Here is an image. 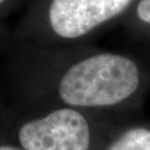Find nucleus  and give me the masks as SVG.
I'll return each mask as SVG.
<instances>
[{"mask_svg":"<svg viewBox=\"0 0 150 150\" xmlns=\"http://www.w3.org/2000/svg\"><path fill=\"white\" fill-rule=\"evenodd\" d=\"M10 42V36L6 33V29L4 25L0 21V49L5 46L6 43Z\"/></svg>","mask_w":150,"mask_h":150,"instance_id":"obj_6","label":"nucleus"},{"mask_svg":"<svg viewBox=\"0 0 150 150\" xmlns=\"http://www.w3.org/2000/svg\"><path fill=\"white\" fill-rule=\"evenodd\" d=\"M18 140L23 150H88L90 128L78 110L58 108L22 123Z\"/></svg>","mask_w":150,"mask_h":150,"instance_id":"obj_3","label":"nucleus"},{"mask_svg":"<svg viewBox=\"0 0 150 150\" xmlns=\"http://www.w3.org/2000/svg\"><path fill=\"white\" fill-rule=\"evenodd\" d=\"M16 2V0H0V18Z\"/></svg>","mask_w":150,"mask_h":150,"instance_id":"obj_7","label":"nucleus"},{"mask_svg":"<svg viewBox=\"0 0 150 150\" xmlns=\"http://www.w3.org/2000/svg\"><path fill=\"white\" fill-rule=\"evenodd\" d=\"M136 13L141 21L150 25V0H140L136 7Z\"/></svg>","mask_w":150,"mask_h":150,"instance_id":"obj_5","label":"nucleus"},{"mask_svg":"<svg viewBox=\"0 0 150 150\" xmlns=\"http://www.w3.org/2000/svg\"><path fill=\"white\" fill-rule=\"evenodd\" d=\"M134 0H32L11 42L41 48L77 47L83 38L116 19Z\"/></svg>","mask_w":150,"mask_h":150,"instance_id":"obj_2","label":"nucleus"},{"mask_svg":"<svg viewBox=\"0 0 150 150\" xmlns=\"http://www.w3.org/2000/svg\"><path fill=\"white\" fill-rule=\"evenodd\" d=\"M0 150H23V149H19V148L13 147V146L5 145V146H0Z\"/></svg>","mask_w":150,"mask_h":150,"instance_id":"obj_8","label":"nucleus"},{"mask_svg":"<svg viewBox=\"0 0 150 150\" xmlns=\"http://www.w3.org/2000/svg\"><path fill=\"white\" fill-rule=\"evenodd\" d=\"M13 43L54 70L57 95L69 108L115 106L132 96L139 87V67L125 54L107 51L78 54L76 47L49 49Z\"/></svg>","mask_w":150,"mask_h":150,"instance_id":"obj_1","label":"nucleus"},{"mask_svg":"<svg viewBox=\"0 0 150 150\" xmlns=\"http://www.w3.org/2000/svg\"><path fill=\"white\" fill-rule=\"evenodd\" d=\"M107 150H150V130L141 127L129 129Z\"/></svg>","mask_w":150,"mask_h":150,"instance_id":"obj_4","label":"nucleus"}]
</instances>
